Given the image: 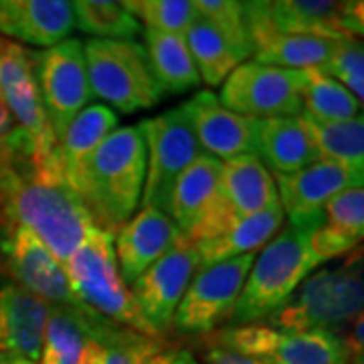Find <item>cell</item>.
Listing matches in <instances>:
<instances>
[{"mask_svg":"<svg viewBox=\"0 0 364 364\" xmlns=\"http://www.w3.org/2000/svg\"><path fill=\"white\" fill-rule=\"evenodd\" d=\"M318 225H289L263 245L249 269L229 320L231 324H257L259 320H267L318 267L310 251V233Z\"/></svg>","mask_w":364,"mask_h":364,"instance_id":"3","label":"cell"},{"mask_svg":"<svg viewBox=\"0 0 364 364\" xmlns=\"http://www.w3.org/2000/svg\"><path fill=\"white\" fill-rule=\"evenodd\" d=\"M255 156L275 174H291L320 160L301 116L259 119Z\"/></svg>","mask_w":364,"mask_h":364,"instance_id":"25","label":"cell"},{"mask_svg":"<svg viewBox=\"0 0 364 364\" xmlns=\"http://www.w3.org/2000/svg\"><path fill=\"white\" fill-rule=\"evenodd\" d=\"M267 4L243 6L245 25L253 47V61L298 71L322 69L330 61L338 39L310 33H284L269 21Z\"/></svg>","mask_w":364,"mask_h":364,"instance_id":"16","label":"cell"},{"mask_svg":"<svg viewBox=\"0 0 364 364\" xmlns=\"http://www.w3.org/2000/svg\"><path fill=\"white\" fill-rule=\"evenodd\" d=\"M193 4L196 13L208 18L229 39L241 59L251 55L253 47L245 25L243 4L239 0H193Z\"/></svg>","mask_w":364,"mask_h":364,"instance_id":"35","label":"cell"},{"mask_svg":"<svg viewBox=\"0 0 364 364\" xmlns=\"http://www.w3.org/2000/svg\"><path fill=\"white\" fill-rule=\"evenodd\" d=\"M0 93L25 144V168L37 172L63 170L59 142L41 102L31 51L4 37H0Z\"/></svg>","mask_w":364,"mask_h":364,"instance_id":"6","label":"cell"},{"mask_svg":"<svg viewBox=\"0 0 364 364\" xmlns=\"http://www.w3.org/2000/svg\"><path fill=\"white\" fill-rule=\"evenodd\" d=\"M221 164L223 160L219 158L200 152L170 191L166 213L184 239H191L217 200Z\"/></svg>","mask_w":364,"mask_h":364,"instance_id":"23","label":"cell"},{"mask_svg":"<svg viewBox=\"0 0 364 364\" xmlns=\"http://www.w3.org/2000/svg\"><path fill=\"white\" fill-rule=\"evenodd\" d=\"M363 178L364 172L320 158L291 174H275L273 181H277L279 205L289 217V225H318L326 205L342 191L363 186Z\"/></svg>","mask_w":364,"mask_h":364,"instance_id":"15","label":"cell"},{"mask_svg":"<svg viewBox=\"0 0 364 364\" xmlns=\"http://www.w3.org/2000/svg\"><path fill=\"white\" fill-rule=\"evenodd\" d=\"M239 2H243V6H247V4H267L269 0H239Z\"/></svg>","mask_w":364,"mask_h":364,"instance_id":"43","label":"cell"},{"mask_svg":"<svg viewBox=\"0 0 364 364\" xmlns=\"http://www.w3.org/2000/svg\"><path fill=\"white\" fill-rule=\"evenodd\" d=\"M142 334L109 322L104 332V354L100 364H134V350Z\"/></svg>","mask_w":364,"mask_h":364,"instance_id":"37","label":"cell"},{"mask_svg":"<svg viewBox=\"0 0 364 364\" xmlns=\"http://www.w3.org/2000/svg\"><path fill=\"white\" fill-rule=\"evenodd\" d=\"M0 150L16 164V168H25V144L21 140V134L14 128L11 114L4 105L0 93Z\"/></svg>","mask_w":364,"mask_h":364,"instance_id":"39","label":"cell"},{"mask_svg":"<svg viewBox=\"0 0 364 364\" xmlns=\"http://www.w3.org/2000/svg\"><path fill=\"white\" fill-rule=\"evenodd\" d=\"M146 134L142 122L116 128L93 152L79 198L91 219L116 233L140 205L146 181Z\"/></svg>","mask_w":364,"mask_h":364,"instance_id":"2","label":"cell"},{"mask_svg":"<svg viewBox=\"0 0 364 364\" xmlns=\"http://www.w3.org/2000/svg\"><path fill=\"white\" fill-rule=\"evenodd\" d=\"M322 71L342 83L363 104L364 97V49L363 43L354 37L336 41V49Z\"/></svg>","mask_w":364,"mask_h":364,"instance_id":"36","label":"cell"},{"mask_svg":"<svg viewBox=\"0 0 364 364\" xmlns=\"http://www.w3.org/2000/svg\"><path fill=\"white\" fill-rule=\"evenodd\" d=\"M301 91L304 71L247 61L239 63L223 81L219 102L235 114L253 119L299 116Z\"/></svg>","mask_w":364,"mask_h":364,"instance_id":"12","label":"cell"},{"mask_svg":"<svg viewBox=\"0 0 364 364\" xmlns=\"http://www.w3.org/2000/svg\"><path fill=\"white\" fill-rule=\"evenodd\" d=\"M134 364H200L188 350L162 346L158 338L142 336L134 350Z\"/></svg>","mask_w":364,"mask_h":364,"instance_id":"38","label":"cell"},{"mask_svg":"<svg viewBox=\"0 0 364 364\" xmlns=\"http://www.w3.org/2000/svg\"><path fill=\"white\" fill-rule=\"evenodd\" d=\"M284 221L286 213L279 203L263 208L251 217L239 219L219 237L195 243L200 265L233 259L245 253H257V249L263 247L272 237L277 235Z\"/></svg>","mask_w":364,"mask_h":364,"instance_id":"27","label":"cell"},{"mask_svg":"<svg viewBox=\"0 0 364 364\" xmlns=\"http://www.w3.org/2000/svg\"><path fill=\"white\" fill-rule=\"evenodd\" d=\"M18 172L21 170L16 168V164H14L13 160L0 150V205L4 200V196L11 193V188H13L14 182L18 178Z\"/></svg>","mask_w":364,"mask_h":364,"instance_id":"41","label":"cell"},{"mask_svg":"<svg viewBox=\"0 0 364 364\" xmlns=\"http://www.w3.org/2000/svg\"><path fill=\"white\" fill-rule=\"evenodd\" d=\"M182 37L195 61L200 81L210 87L221 85L235 67L243 63L229 39L200 14H196V18Z\"/></svg>","mask_w":364,"mask_h":364,"instance_id":"30","label":"cell"},{"mask_svg":"<svg viewBox=\"0 0 364 364\" xmlns=\"http://www.w3.org/2000/svg\"><path fill=\"white\" fill-rule=\"evenodd\" d=\"M75 26L95 39H134L142 33L140 23L132 16L122 0H69Z\"/></svg>","mask_w":364,"mask_h":364,"instance_id":"33","label":"cell"},{"mask_svg":"<svg viewBox=\"0 0 364 364\" xmlns=\"http://www.w3.org/2000/svg\"><path fill=\"white\" fill-rule=\"evenodd\" d=\"M2 251L18 286L53 306H81L69 287L63 265L33 231L23 225H9Z\"/></svg>","mask_w":364,"mask_h":364,"instance_id":"17","label":"cell"},{"mask_svg":"<svg viewBox=\"0 0 364 364\" xmlns=\"http://www.w3.org/2000/svg\"><path fill=\"white\" fill-rule=\"evenodd\" d=\"M122 6L146 26L174 35H184L198 14L193 0H122Z\"/></svg>","mask_w":364,"mask_h":364,"instance_id":"34","label":"cell"},{"mask_svg":"<svg viewBox=\"0 0 364 364\" xmlns=\"http://www.w3.org/2000/svg\"><path fill=\"white\" fill-rule=\"evenodd\" d=\"M184 105L193 122L198 146L205 148V154L219 160L255 154L259 119L239 116L223 107L219 97L210 91H198Z\"/></svg>","mask_w":364,"mask_h":364,"instance_id":"19","label":"cell"},{"mask_svg":"<svg viewBox=\"0 0 364 364\" xmlns=\"http://www.w3.org/2000/svg\"><path fill=\"white\" fill-rule=\"evenodd\" d=\"M275 203H279L275 181L255 154L223 160L217 200L188 241L200 243L219 237L239 219L251 217Z\"/></svg>","mask_w":364,"mask_h":364,"instance_id":"13","label":"cell"},{"mask_svg":"<svg viewBox=\"0 0 364 364\" xmlns=\"http://www.w3.org/2000/svg\"><path fill=\"white\" fill-rule=\"evenodd\" d=\"M67 282L81 306L148 338L156 332L144 320L126 286L114 251V235L93 225L83 243L63 263Z\"/></svg>","mask_w":364,"mask_h":364,"instance_id":"4","label":"cell"},{"mask_svg":"<svg viewBox=\"0 0 364 364\" xmlns=\"http://www.w3.org/2000/svg\"><path fill=\"white\" fill-rule=\"evenodd\" d=\"M11 225H23L63 265L95 225L65 172L21 170L2 205Z\"/></svg>","mask_w":364,"mask_h":364,"instance_id":"1","label":"cell"},{"mask_svg":"<svg viewBox=\"0 0 364 364\" xmlns=\"http://www.w3.org/2000/svg\"><path fill=\"white\" fill-rule=\"evenodd\" d=\"M255 255L245 253L233 259L198 265L200 269L186 287L172 326L186 334H208L231 320Z\"/></svg>","mask_w":364,"mask_h":364,"instance_id":"11","label":"cell"},{"mask_svg":"<svg viewBox=\"0 0 364 364\" xmlns=\"http://www.w3.org/2000/svg\"><path fill=\"white\" fill-rule=\"evenodd\" d=\"M213 344L272 364H352L354 358L348 340L334 330L284 332L243 324L221 330Z\"/></svg>","mask_w":364,"mask_h":364,"instance_id":"8","label":"cell"},{"mask_svg":"<svg viewBox=\"0 0 364 364\" xmlns=\"http://www.w3.org/2000/svg\"><path fill=\"white\" fill-rule=\"evenodd\" d=\"M306 130L312 136L318 158L342 164L346 168L364 172V117L346 122H318L299 114Z\"/></svg>","mask_w":364,"mask_h":364,"instance_id":"31","label":"cell"},{"mask_svg":"<svg viewBox=\"0 0 364 364\" xmlns=\"http://www.w3.org/2000/svg\"><path fill=\"white\" fill-rule=\"evenodd\" d=\"M146 53L160 90L186 93L200 85V75L182 35L146 26Z\"/></svg>","mask_w":364,"mask_h":364,"instance_id":"28","label":"cell"},{"mask_svg":"<svg viewBox=\"0 0 364 364\" xmlns=\"http://www.w3.org/2000/svg\"><path fill=\"white\" fill-rule=\"evenodd\" d=\"M364 235V188L350 186L334 196L322 210V223L310 233L316 263L336 259L358 247Z\"/></svg>","mask_w":364,"mask_h":364,"instance_id":"24","label":"cell"},{"mask_svg":"<svg viewBox=\"0 0 364 364\" xmlns=\"http://www.w3.org/2000/svg\"><path fill=\"white\" fill-rule=\"evenodd\" d=\"M117 124L119 117L112 107L102 104L87 105L69 124L63 138L59 140V156L65 178L77 195L85 181V170L93 152L116 130Z\"/></svg>","mask_w":364,"mask_h":364,"instance_id":"26","label":"cell"},{"mask_svg":"<svg viewBox=\"0 0 364 364\" xmlns=\"http://www.w3.org/2000/svg\"><path fill=\"white\" fill-rule=\"evenodd\" d=\"M51 304L18 284L0 286V354L39 363Z\"/></svg>","mask_w":364,"mask_h":364,"instance_id":"22","label":"cell"},{"mask_svg":"<svg viewBox=\"0 0 364 364\" xmlns=\"http://www.w3.org/2000/svg\"><path fill=\"white\" fill-rule=\"evenodd\" d=\"M104 316L85 306H53L47 316L41 364H100L104 354Z\"/></svg>","mask_w":364,"mask_h":364,"instance_id":"18","label":"cell"},{"mask_svg":"<svg viewBox=\"0 0 364 364\" xmlns=\"http://www.w3.org/2000/svg\"><path fill=\"white\" fill-rule=\"evenodd\" d=\"M142 128L148 156L140 200L142 207L166 213L174 182L200 154V146L184 104L168 109L162 116L144 119Z\"/></svg>","mask_w":364,"mask_h":364,"instance_id":"9","label":"cell"},{"mask_svg":"<svg viewBox=\"0 0 364 364\" xmlns=\"http://www.w3.org/2000/svg\"><path fill=\"white\" fill-rule=\"evenodd\" d=\"M87 79L93 95L122 114L158 105L160 90L148 53L134 39H90L83 43Z\"/></svg>","mask_w":364,"mask_h":364,"instance_id":"7","label":"cell"},{"mask_svg":"<svg viewBox=\"0 0 364 364\" xmlns=\"http://www.w3.org/2000/svg\"><path fill=\"white\" fill-rule=\"evenodd\" d=\"M198 265L195 243L182 237L168 253L132 282V298L158 338L174 324L176 308Z\"/></svg>","mask_w":364,"mask_h":364,"instance_id":"14","label":"cell"},{"mask_svg":"<svg viewBox=\"0 0 364 364\" xmlns=\"http://www.w3.org/2000/svg\"><path fill=\"white\" fill-rule=\"evenodd\" d=\"M182 239L178 227L158 208L142 207L117 229L116 251L117 267L126 284L142 275L154 261L168 253Z\"/></svg>","mask_w":364,"mask_h":364,"instance_id":"20","label":"cell"},{"mask_svg":"<svg viewBox=\"0 0 364 364\" xmlns=\"http://www.w3.org/2000/svg\"><path fill=\"white\" fill-rule=\"evenodd\" d=\"M75 31L69 0H0V35L33 47H51Z\"/></svg>","mask_w":364,"mask_h":364,"instance_id":"21","label":"cell"},{"mask_svg":"<svg viewBox=\"0 0 364 364\" xmlns=\"http://www.w3.org/2000/svg\"><path fill=\"white\" fill-rule=\"evenodd\" d=\"M203 358H205V364H272L261 358H253V356L223 348L219 344H210L207 350L203 352Z\"/></svg>","mask_w":364,"mask_h":364,"instance_id":"40","label":"cell"},{"mask_svg":"<svg viewBox=\"0 0 364 364\" xmlns=\"http://www.w3.org/2000/svg\"><path fill=\"white\" fill-rule=\"evenodd\" d=\"M363 259L308 275L286 304L267 318V326L284 332L334 330L363 314Z\"/></svg>","mask_w":364,"mask_h":364,"instance_id":"5","label":"cell"},{"mask_svg":"<svg viewBox=\"0 0 364 364\" xmlns=\"http://www.w3.org/2000/svg\"><path fill=\"white\" fill-rule=\"evenodd\" d=\"M360 102L322 69H304L301 114L318 122H346L360 116Z\"/></svg>","mask_w":364,"mask_h":364,"instance_id":"32","label":"cell"},{"mask_svg":"<svg viewBox=\"0 0 364 364\" xmlns=\"http://www.w3.org/2000/svg\"><path fill=\"white\" fill-rule=\"evenodd\" d=\"M33 67L47 119L57 142L63 138L69 124L85 109L93 93L87 79L83 43L67 37L39 53L31 51Z\"/></svg>","mask_w":364,"mask_h":364,"instance_id":"10","label":"cell"},{"mask_svg":"<svg viewBox=\"0 0 364 364\" xmlns=\"http://www.w3.org/2000/svg\"><path fill=\"white\" fill-rule=\"evenodd\" d=\"M0 364H39V363H31V360H26V358L13 356V354H0Z\"/></svg>","mask_w":364,"mask_h":364,"instance_id":"42","label":"cell"},{"mask_svg":"<svg viewBox=\"0 0 364 364\" xmlns=\"http://www.w3.org/2000/svg\"><path fill=\"white\" fill-rule=\"evenodd\" d=\"M267 14L273 26L284 33L348 37L342 21V0H269Z\"/></svg>","mask_w":364,"mask_h":364,"instance_id":"29","label":"cell"}]
</instances>
